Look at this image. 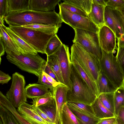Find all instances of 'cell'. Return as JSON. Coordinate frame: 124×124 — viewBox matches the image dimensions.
Segmentation results:
<instances>
[{"label":"cell","instance_id":"cell-17","mask_svg":"<svg viewBox=\"0 0 124 124\" xmlns=\"http://www.w3.org/2000/svg\"><path fill=\"white\" fill-rule=\"evenodd\" d=\"M1 26L16 46L23 52L25 54L34 55L38 54V52L35 50L15 34L8 27H7L4 25Z\"/></svg>","mask_w":124,"mask_h":124},{"label":"cell","instance_id":"cell-37","mask_svg":"<svg viewBox=\"0 0 124 124\" xmlns=\"http://www.w3.org/2000/svg\"><path fill=\"white\" fill-rule=\"evenodd\" d=\"M116 57L124 75V47H118Z\"/></svg>","mask_w":124,"mask_h":124},{"label":"cell","instance_id":"cell-25","mask_svg":"<svg viewBox=\"0 0 124 124\" xmlns=\"http://www.w3.org/2000/svg\"><path fill=\"white\" fill-rule=\"evenodd\" d=\"M22 26L44 33L54 35L56 34L59 28L56 26L46 24H30Z\"/></svg>","mask_w":124,"mask_h":124},{"label":"cell","instance_id":"cell-4","mask_svg":"<svg viewBox=\"0 0 124 124\" xmlns=\"http://www.w3.org/2000/svg\"><path fill=\"white\" fill-rule=\"evenodd\" d=\"M71 51L70 57L77 61L96 83L101 71L99 60L78 44L73 43Z\"/></svg>","mask_w":124,"mask_h":124},{"label":"cell","instance_id":"cell-42","mask_svg":"<svg viewBox=\"0 0 124 124\" xmlns=\"http://www.w3.org/2000/svg\"><path fill=\"white\" fill-rule=\"evenodd\" d=\"M116 116L101 119L97 124H117Z\"/></svg>","mask_w":124,"mask_h":124},{"label":"cell","instance_id":"cell-9","mask_svg":"<svg viewBox=\"0 0 124 124\" xmlns=\"http://www.w3.org/2000/svg\"><path fill=\"white\" fill-rule=\"evenodd\" d=\"M59 6V14L63 22L74 29L78 28L98 33L99 28L89 18L73 13Z\"/></svg>","mask_w":124,"mask_h":124},{"label":"cell","instance_id":"cell-13","mask_svg":"<svg viewBox=\"0 0 124 124\" xmlns=\"http://www.w3.org/2000/svg\"><path fill=\"white\" fill-rule=\"evenodd\" d=\"M17 110L21 116L32 124H55L43 119L36 111L32 105L26 102L21 104Z\"/></svg>","mask_w":124,"mask_h":124},{"label":"cell","instance_id":"cell-33","mask_svg":"<svg viewBox=\"0 0 124 124\" xmlns=\"http://www.w3.org/2000/svg\"><path fill=\"white\" fill-rule=\"evenodd\" d=\"M114 101L116 116L120 108L124 107V86L117 88L115 92Z\"/></svg>","mask_w":124,"mask_h":124},{"label":"cell","instance_id":"cell-46","mask_svg":"<svg viewBox=\"0 0 124 124\" xmlns=\"http://www.w3.org/2000/svg\"><path fill=\"white\" fill-rule=\"evenodd\" d=\"M42 72L43 74L46 77L49 82L54 87H55L59 85L62 84L59 82L57 81L54 78L45 72L43 71Z\"/></svg>","mask_w":124,"mask_h":124},{"label":"cell","instance_id":"cell-22","mask_svg":"<svg viewBox=\"0 0 124 124\" xmlns=\"http://www.w3.org/2000/svg\"><path fill=\"white\" fill-rule=\"evenodd\" d=\"M95 114L96 117L102 119L116 116L115 115L102 103L97 97L91 105Z\"/></svg>","mask_w":124,"mask_h":124},{"label":"cell","instance_id":"cell-38","mask_svg":"<svg viewBox=\"0 0 124 124\" xmlns=\"http://www.w3.org/2000/svg\"><path fill=\"white\" fill-rule=\"evenodd\" d=\"M38 78L37 83L47 87L53 94L54 87L49 82L43 72Z\"/></svg>","mask_w":124,"mask_h":124},{"label":"cell","instance_id":"cell-48","mask_svg":"<svg viewBox=\"0 0 124 124\" xmlns=\"http://www.w3.org/2000/svg\"><path fill=\"white\" fill-rule=\"evenodd\" d=\"M93 2L105 7L107 6V0H93Z\"/></svg>","mask_w":124,"mask_h":124},{"label":"cell","instance_id":"cell-8","mask_svg":"<svg viewBox=\"0 0 124 124\" xmlns=\"http://www.w3.org/2000/svg\"><path fill=\"white\" fill-rule=\"evenodd\" d=\"M24 76L16 72L12 75L11 84L6 96L13 106L18 108L22 104L27 101Z\"/></svg>","mask_w":124,"mask_h":124},{"label":"cell","instance_id":"cell-28","mask_svg":"<svg viewBox=\"0 0 124 124\" xmlns=\"http://www.w3.org/2000/svg\"><path fill=\"white\" fill-rule=\"evenodd\" d=\"M38 107L47 115L53 123L55 124L56 106L54 98L47 103Z\"/></svg>","mask_w":124,"mask_h":124},{"label":"cell","instance_id":"cell-49","mask_svg":"<svg viewBox=\"0 0 124 124\" xmlns=\"http://www.w3.org/2000/svg\"><path fill=\"white\" fill-rule=\"evenodd\" d=\"M117 40L118 47H124V34Z\"/></svg>","mask_w":124,"mask_h":124},{"label":"cell","instance_id":"cell-29","mask_svg":"<svg viewBox=\"0 0 124 124\" xmlns=\"http://www.w3.org/2000/svg\"><path fill=\"white\" fill-rule=\"evenodd\" d=\"M114 93L115 92L102 93L98 97L102 104L115 115Z\"/></svg>","mask_w":124,"mask_h":124},{"label":"cell","instance_id":"cell-11","mask_svg":"<svg viewBox=\"0 0 124 124\" xmlns=\"http://www.w3.org/2000/svg\"><path fill=\"white\" fill-rule=\"evenodd\" d=\"M98 35L102 49L107 53H113L117 49L115 34L109 28L104 25L99 28Z\"/></svg>","mask_w":124,"mask_h":124},{"label":"cell","instance_id":"cell-16","mask_svg":"<svg viewBox=\"0 0 124 124\" xmlns=\"http://www.w3.org/2000/svg\"><path fill=\"white\" fill-rule=\"evenodd\" d=\"M105 7L93 2L91 12L87 15V17L99 28L105 25L104 12Z\"/></svg>","mask_w":124,"mask_h":124},{"label":"cell","instance_id":"cell-27","mask_svg":"<svg viewBox=\"0 0 124 124\" xmlns=\"http://www.w3.org/2000/svg\"><path fill=\"white\" fill-rule=\"evenodd\" d=\"M64 2L70 4L88 15L91 12L93 0H64Z\"/></svg>","mask_w":124,"mask_h":124},{"label":"cell","instance_id":"cell-12","mask_svg":"<svg viewBox=\"0 0 124 124\" xmlns=\"http://www.w3.org/2000/svg\"><path fill=\"white\" fill-rule=\"evenodd\" d=\"M69 90L68 87L62 84L54 88L53 94L56 106L55 124H61L62 110L64 104L67 103V94Z\"/></svg>","mask_w":124,"mask_h":124},{"label":"cell","instance_id":"cell-51","mask_svg":"<svg viewBox=\"0 0 124 124\" xmlns=\"http://www.w3.org/2000/svg\"><path fill=\"white\" fill-rule=\"evenodd\" d=\"M4 18L0 17V26H4Z\"/></svg>","mask_w":124,"mask_h":124},{"label":"cell","instance_id":"cell-30","mask_svg":"<svg viewBox=\"0 0 124 124\" xmlns=\"http://www.w3.org/2000/svg\"><path fill=\"white\" fill-rule=\"evenodd\" d=\"M46 62L55 74L59 81L62 84L65 85L56 56L54 54L47 56Z\"/></svg>","mask_w":124,"mask_h":124},{"label":"cell","instance_id":"cell-45","mask_svg":"<svg viewBox=\"0 0 124 124\" xmlns=\"http://www.w3.org/2000/svg\"><path fill=\"white\" fill-rule=\"evenodd\" d=\"M117 120L122 124H124V107H121L116 116Z\"/></svg>","mask_w":124,"mask_h":124},{"label":"cell","instance_id":"cell-1","mask_svg":"<svg viewBox=\"0 0 124 124\" xmlns=\"http://www.w3.org/2000/svg\"><path fill=\"white\" fill-rule=\"evenodd\" d=\"M9 26H22L28 24H46L59 28L63 22L59 14L55 10L42 12L30 10L8 14L4 18Z\"/></svg>","mask_w":124,"mask_h":124},{"label":"cell","instance_id":"cell-2","mask_svg":"<svg viewBox=\"0 0 124 124\" xmlns=\"http://www.w3.org/2000/svg\"><path fill=\"white\" fill-rule=\"evenodd\" d=\"M70 80L72 89L68 92L67 102H80L91 105L97 97L80 77L72 64Z\"/></svg>","mask_w":124,"mask_h":124},{"label":"cell","instance_id":"cell-52","mask_svg":"<svg viewBox=\"0 0 124 124\" xmlns=\"http://www.w3.org/2000/svg\"><path fill=\"white\" fill-rule=\"evenodd\" d=\"M117 122H118V124H122L118 120H117Z\"/></svg>","mask_w":124,"mask_h":124},{"label":"cell","instance_id":"cell-20","mask_svg":"<svg viewBox=\"0 0 124 124\" xmlns=\"http://www.w3.org/2000/svg\"><path fill=\"white\" fill-rule=\"evenodd\" d=\"M0 104L10 111L19 124H32L21 116L6 96L0 92Z\"/></svg>","mask_w":124,"mask_h":124},{"label":"cell","instance_id":"cell-34","mask_svg":"<svg viewBox=\"0 0 124 124\" xmlns=\"http://www.w3.org/2000/svg\"><path fill=\"white\" fill-rule=\"evenodd\" d=\"M67 105L75 107L83 112L91 116H95L91 105L78 102H68Z\"/></svg>","mask_w":124,"mask_h":124},{"label":"cell","instance_id":"cell-36","mask_svg":"<svg viewBox=\"0 0 124 124\" xmlns=\"http://www.w3.org/2000/svg\"><path fill=\"white\" fill-rule=\"evenodd\" d=\"M58 4L62 7L73 13L87 17L88 15L87 14L70 4L64 2L60 4L59 3Z\"/></svg>","mask_w":124,"mask_h":124},{"label":"cell","instance_id":"cell-50","mask_svg":"<svg viewBox=\"0 0 124 124\" xmlns=\"http://www.w3.org/2000/svg\"><path fill=\"white\" fill-rule=\"evenodd\" d=\"M116 9L119 11L124 17V4Z\"/></svg>","mask_w":124,"mask_h":124},{"label":"cell","instance_id":"cell-43","mask_svg":"<svg viewBox=\"0 0 124 124\" xmlns=\"http://www.w3.org/2000/svg\"><path fill=\"white\" fill-rule=\"evenodd\" d=\"M11 79L8 74H7L1 70L0 71V83L2 85L7 84Z\"/></svg>","mask_w":124,"mask_h":124},{"label":"cell","instance_id":"cell-32","mask_svg":"<svg viewBox=\"0 0 124 124\" xmlns=\"http://www.w3.org/2000/svg\"><path fill=\"white\" fill-rule=\"evenodd\" d=\"M0 117L3 124H19L12 113L0 104Z\"/></svg>","mask_w":124,"mask_h":124},{"label":"cell","instance_id":"cell-5","mask_svg":"<svg viewBox=\"0 0 124 124\" xmlns=\"http://www.w3.org/2000/svg\"><path fill=\"white\" fill-rule=\"evenodd\" d=\"M11 30L38 53L46 54V45L54 34L43 33L22 26H9Z\"/></svg>","mask_w":124,"mask_h":124},{"label":"cell","instance_id":"cell-15","mask_svg":"<svg viewBox=\"0 0 124 124\" xmlns=\"http://www.w3.org/2000/svg\"><path fill=\"white\" fill-rule=\"evenodd\" d=\"M96 84L98 91V97L100 94L102 93L115 92L117 89L101 71Z\"/></svg>","mask_w":124,"mask_h":124},{"label":"cell","instance_id":"cell-44","mask_svg":"<svg viewBox=\"0 0 124 124\" xmlns=\"http://www.w3.org/2000/svg\"><path fill=\"white\" fill-rule=\"evenodd\" d=\"M33 107L37 113L43 119L48 122L53 123L47 115L38 107Z\"/></svg>","mask_w":124,"mask_h":124},{"label":"cell","instance_id":"cell-21","mask_svg":"<svg viewBox=\"0 0 124 124\" xmlns=\"http://www.w3.org/2000/svg\"><path fill=\"white\" fill-rule=\"evenodd\" d=\"M67 105L81 124H97L101 119L95 116L89 115L75 107Z\"/></svg>","mask_w":124,"mask_h":124},{"label":"cell","instance_id":"cell-31","mask_svg":"<svg viewBox=\"0 0 124 124\" xmlns=\"http://www.w3.org/2000/svg\"><path fill=\"white\" fill-rule=\"evenodd\" d=\"M63 44L56 34L54 35L48 42L45 52L47 56L55 53Z\"/></svg>","mask_w":124,"mask_h":124},{"label":"cell","instance_id":"cell-39","mask_svg":"<svg viewBox=\"0 0 124 124\" xmlns=\"http://www.w3.org/2000/svg\"><path fill=\"white\" fill-rule=\"evenodd\" d=\"M8 11V0H0V17L4 18Z\"/></svg>","mask_w":124,"mask_h":124},{"label":"cell","instance_id":"cell-26","mask_svg":"<svg viewBox=\"0 0 124 124\" xmlns=\"http://www.w3.org/2000/svg\"><path fill=\"white\" fill-rule=\"evenodd\" d=\"M61 124H81L68 107L67 103L64 105L62 110Z\"/></svg>","mask_w":124,"mask_h":124},{"label":"cell","instance_id":"cell-10","mask_svg":"<svg viewBox=\"0 0 124 124\" xmlns=\"http://www.w3.org/2000/svg\"><path fill=\"white\" fill-rule=\"evenodd\" d=\"M54 54L57 58L65 85L69 87V91H71L72 87L70 78L72 64L69 48L63 44Z\"/></svg>","mask_w":124,"mask_h":124},{"label":"cell","instance_id":"cell-18","mask_svg":"<svg viewBox=\"0 0 124 124\" xmlns=\"http://www.w3.org/2000/svg\"><path fill=\"white\" fill-rule=\"evenodd\" d=\"M27 98L33 99L43 95L50 91L47 87L39 84H30L25 88Z\"/></svg>","mask_w":124,"mask_h":124},{"label":"cell","instance_id":"cell-14","mask_svg":"<svg viewBox=\"0 0 124 124\" xmlns=\"http://www.w3.org/2000/svg\"><path fill=\"white\" fill-rule=\"evenodd\" d=\"M61 0H30V10L42 12L54 10L55 7Z\"/></svg>","mask_w":124,"mask_h":124},{"label":"cell","instance_id":"cell-41","mask_svg":"<svg viewBox=\"0 0 124 124\" xmlns=\"http://www.w3.org/2000/svg\"><path fill=\"white\" fill-rule=\"evenodd\" d=\"M43 71L54 78L58 82H59L55 74L46 61L43 68Z\"/></svg>","mask_w":124,"mask_h":124},{"label":"cell","instance_id":"cell-23","mask_svg":"<svg viewBox=\"0 0 124 124\" xmlns=\"http://www.w3.org/2000/svg\"><path fill=\"white\" fill-rule=\"evenodd\" d=\"M8 14L30 10V0H8Z\"/></svg>","mask_w":124,"mask_h":124},{"label":"cell","instance_id":"cell-3","mask_svg":"<svg viewBox=\"0 0 124 124\" xmlns=\"http://www.w3.org/2000/svg\"><path fill=\"white\" fill-rule=\"evenodd\" d=\"M8 61L23 71L34 74L38 77L43 72L46 61L38 54L36 55L21 53L16 54L5 51Z\"/></svg>","mask_w":124,"mask_h":124},{"label":"cell","instance_id":"cell-53","mask_svg":"<svg viewBox=\"0 0 124 124\" xmlns=\"http://www.w3.org/2000/svg\"><path fill=\"white\" fill-rule=\"evenodd\" d=\"M0 124H3L1 120L0 119Z\"/></svg>","mask_w":124,"mask_h":124},{"label":"cell","instance_id":"cell-47","mask_svg":"<svg viewBox=\"0 0 124 124\" xmlns=\"http://www.w3.org/2000/svg\"><path fill=\"white\" fill-rule=\"evenodd\" d=\"M5 51V46L1 37H0V64L1 61V57L3 55Z\"/></svg>","mask_w":124,"mask_h":124},{"label":"cell","instance_id":"cell-6","mask_svg":"<svg viewBox=\"0 0 124 124\" xmlns=\"http://www.w3.org/2000/svg\"><path fill=\"white\" fill-rule=\"evenodd\" d=\"M102 53L101 71L117 88L124 86V75L116 56L113 53H107L102 49Z\"/></svg>","mask_w":124,"mask_h":124},{"label":"cell","instance_id":"cell-24","mask_svg":"<svg viewBox=\"0 0 124 124\" xmlns=\"http://www.w3.org/2000/svg\"><path fill=\"white\" fill-rule=\"evenodd\" d=\"M0 37L2 38L3 42L5 51L12 52L16 54L20 53L23 54H25L16 46L10 37L0 26Z\"/></svg>","mask_w":124,"mask_h":124},{"label":"cell","instance_id":"cell-7","mask_svg":"<svg viewBox=\"0 0 124 124\" xmlns=\"http://www.w3.org/2000/svg\"><path fill=\"white\" fill-rule=\"evenodd\" d=\"M75 36L72 41L96 57L100 61L102 56V49L99 42L98 33L78 28L74 29Z\"/></svg>","mask_w":124,"mask_h":124},{"label":"cell","instance_id":"cell-35","mask_svg":"<svg viewBox=\"0 0 124 124\" xmlns=\"http://www.w3.org/2000/svg\"><path fill=\"white\" fill-rule=\"evenodd\" d=\"M54 98L52 93L49 91L43 95L32 99V105L35 107L44 105L51 101Z\"/></svg>","mask_w":124,"mask_h":124},{"label":"cell","instance_id":"cell-19","mask_svg":"<svg viewBox=\"0 0 124 124\" xmlns=\"http://www.w3.org/2000/svg\"><path fill=\"white\" fill-rule=\"evenodd\" d=\"M72 64L80 77L88 87L98 97V91L96 84L83 69L77 61L70 57Z\"/></svg>","mask_w":124,"mask_h":124},{"label":"cell","instance_id":"cell-40","mask_svg":"<svg viewBox=\"0 0 124 124\" xmlns=\"http://www.w3.org/2000/svg\"><path fill=\"white\" fill-rule=\"evenodd\" d=\"M124 4V0H107V6L116 9Z\"/></svg>","mask_w":124,"mask_h":124}]
</instances>
